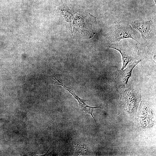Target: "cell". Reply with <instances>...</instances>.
Wrapping results in <instances>:
<instances>
[{
  "label": "cell",
  "mask_w": 156,
  "mask_h": 156,
  "mask_svg": "<svg viewBox=\"0 0 156 156\" xmlns=\"http://www.w3.org/2000/svg\"><path fill=\"white\" fill-rule=\"evenodd\" d=\"M133 31L131 26L128 24H117L110 32L112 41L113 42H119L122 39L130 38L138 42L132 36Z\"/></svg>",
  "instance_id": "7a4b0ae2"
},
{
  "label": "cell",
  "mask_w": 156,
  "mask_h": 156,
  "mask_svg": "<svg viewBox=\"0 0 156 156\" xmlns=\"http://www.w3.org/2000/svg\"><path fill=\"white\" fill-rule=\"evenodd\" d=\"M153 25V19L147 21L137 22L133 25V27L137 29L143 37H146L150 33Z\"/></svg>",
  "instance_id": "8992f818"
},
{
  "label": "cell",
  "mask_w": 156,
  "mask_h": 156,
  "mask_svg": "<svg viewBox=\"0 0 156 156\" xmlns=\"http://www.w3.org/2000/svg\"><path fill=\"white\" fill-rule=\"evenodd\" d=\"M56 81L54 84L56 83L57 85H60L65 90H67L70 93L77 101L79 106V110L81 111H84L86 113L90 114L92 117L94 121L96 122V120L93 115L92 113L93 110L96 108H100L102 109L101 107H92L87 105L85 102L86 101L79 97L75 92L71 88L67 87L64 84L61 82L59 80L57 79L55 77H54Z\"/></svg>",
  "instance_id": "277c9868"
},
{
  "label": "cell",
  "mask_w": 156,
  "mask_h": 156,
  "mask_svg": "<svg viewBox=\"0 0 156 156\" xmlns=\"http://www.w3.org/2000/svg\"><path fill=\"white\" fill-rule=\"evenodd\" d=\"M136 61L129 65L124 70H118L114 77V81L118 87H123L127 85L128 80L131 77L132 71L135 67L140 62Z\"/></svg>",
  "instance_id": "3957f363"
},
{
  "label": "cell",
  "mask_w": 156,
  "mask_h": 156,
  "mask_svg": "<svg viewBox=\"0 0 156 156\" xmlns=\"http://www.w3.org/2000/svg\"><path fill=\"white\" fill-rule=\"evenodd\" d=\"M109 47L117 50L121 53L122 56V67L121 69L122 70L126 67L130 61L134 59L133 55L129 50L125 49L121 45L113 44Z\"/></svg>",
  "instance_id": "5b68a950"
},
{
  "label": "cell",
  "mask_w": 156,
  "mask_h": 156,
  "mask_svg": "<svg viewBox=\"0 0 156 156\" xmlns=\"http://www.w3.org/2000/svg\"><path fill=\"white\" fill-rule=\"evenodd\" d=\"M141 98V93L138 89L129 86L122 88L120 100L129 109H136Z\"/></svg>",
  "instance_id": "6da1fadb"
},
{
  "label": "cell",
  "mask_w": 156,
  "mask_h": 156,
  "mask_svg": "<svg viewBox=\"0 0 156 156\" xmlns=\"http://www.w3.org/2000/svg\"><path fill=\"white\" fill-rule=\"evenodd\" d=\"M140 114L144 116H146L148 115L149 110V107L146 105L142 106L140 107Z\"/></svg>",
  "instance_id": "ba28073f"
},
{
  "label": "cell",
  "mask_w": 156,
  "mask_h": 156,
  "mask_svg": "<svg viewBox=\"0 0 156 156\" xmlns=\"http://www.w3.org/2000/svg\"><path fill=\"white\" fill-rule=\"evenodd\" d=\"M140 123L143 127H148L151 122L150 119L147 117H140Z\"/></svg>",
  "instance_id": "52a82bcc"
}]
</instances>
